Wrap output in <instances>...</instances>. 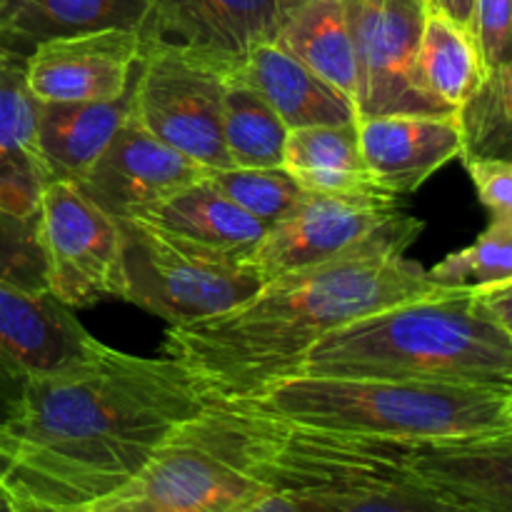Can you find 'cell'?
Here are the masks:
<instances>
[{"label": "cell", "mask_w": 512, "mask_h": 512, "mask_svg": "<svg viewBox=\"0 0 512 512\" xmlns=\"http://www.w3.org/2000/svg\"><path fill=\"white\" fill-rule=\"evenodd\" d=\"M205 173L203 165L155 138L130 113L78 185L113 218L128 220Z\"/></svg>", "instance_id": "cell-14"}, {"label": "cell", "mask_w": 512, "mask_h": 512, "mask_svg": "<svg viewBox=\"0 0 512 512\" xmlns=\"http://www.w3.org/2000/svg\"><path fill=\"white\" fill-rule=\"evenodd\" d=\"M295 375L512 390V338L475 290L435 288L333 330Z\"/></svg>", "instance_id": "cell-3"}, {"label": "cell", "mask_w": 512, "mask_h": 512, "mask_svg": "<svg viewBox=\"0 0 512 512\" xmlns=\"http://www.w3.org/2000/svg\"><path fill=\"white\" fill-rule=\"evenodd\" d=\"M238 512H335V510L328 508L325 503H320V500L308 498V495L268 488L260 498H255L253 503H248Z\"/></svg>", "instance_id": "cell-32"}, {"label": "cell", "mask_w": 512, "mask_h": 512, "mask_svg": "<svg viewBox=\"0 0 512 512\" xmlns=\"http://www.w3.org/2000/svg\"><path fill=\"white\" fill-rule=\"evenodd\" d=\"M205 175L220 193L268 230L290 215L308 193L285 168H218Z\"/></svg>", "instance_id": "cell-27"}, {"label": "cell", "mask_w": 512, "mask_h": 512, "mask_svg": "<svg viewBox=\"0 0 512 512\" xmlns=\"http://www.w3.org/2000/svg\"><path fill=\"white\" fill-rule=\"evenodd\" d=\"M208 405L183 363L98 348L25 383L0 420L10 498L90 508L125 488L165 438Z\"/></svg>", "instance_id": "cell-1"}, {"label": "cell", "mask_w": 512, "mask_h": 512, "mask_svg": "<svg viewBox=\"0 0 512 512\" xmlns=\"http://www.w3.org/2000/svg\"><path fill=\"white\" fill-rule=\"evenodd\" d=\"M88 512H208V510H185V508H168V505H155L148 500L133 498H108L103 503H95Z\"/></svg>", "instance_id": "cell-34"}, {"label": "cell", "mask_w": 512, "mask_h": 512, "mask_svg": "<svg viewBox=\"0 0 512 512\" xmlns=\"http://www.w3.org/2000/svg\"><path fill=\"white\" fill-rule=\"evenodd\" d=\"M300 3L303 0H148L140 38L243 63L255 45L273 43Z\"/></svg>", "instance_id": "cell-15"}, {"label": "cell", "mask_w": 512, "mask_h": 512, "mask_svg": "<svg viewBox=\"0 0 512 512\" xmlns=\"http://www.w3.org/2000/svg\"><path fill=\"white\" fill-rule=\"evenodd\" d=\"M38 235L48 293L80 310L123 295V228L73 180H48L38 195Z\"/></svg>", "instance_id": "cell-9"}, {"label": "cell", "mask_w": 512, "mask_h": 512, "mask_svg": "<svg viewBox=\"0 0 512 512\" xmlns=\"http://www.w3.org/2000/svg\"><path fill=\"white\" fill-rule=\"evenodd\" d=\"M0 512H13V500L3 488H0Z\"/></svg>", "instance_id": "cell-37"}, {"label": "cell", "mask_w": 512, "mask_h": 512, "mask_svg": "<svg viewBox=\"0 0 512 512\" xmlns=\"http://www.w3.org/2000/svg\"><path fill=\"white\" fill-rule=\"evenodd\" d=\"M400 473L460 512H512V428L450 440H393Z\"/></svg>", "instance_id": "cell-11"}, {"label": "cell", "mask_w": 512, "mask_h": 512, "mask_svg": "<svg viewBox=\"0 0 512 512\" xmlns=\"http://www.w3.org/2000/svg\"><path fill=\"white\" fill-rule=\"evenodd\" d=\"M288 135V125L273 105L235 68L223 98V143L230 168H283Z\"/></svg>", "instance_id": "cell-24"}, {"label": "cell", "mask_w": 512, "mask_h": 512, "mask_svg": "<svg viewBox=\"0 0 512 512\" xmlns=\"http://www.w3.org/2000/svg\"><path fill=\"white\" fill-rule=\"evenodd\" d=\"M273 43L355 103L358 60L340 0H303Z\"/></svg>", "instance_id": "cell-23"}, {"label": "cell", "mask_w": 512, "mask_h": 512, "mask_svg": "<svg viewBox=\"0 0 512 512\" xmlns=\"http://www.w3.org/2000/svg\"><path fill=\"white\" fill-rule=\"evenodd\" d=\"M365 168L385 193L408 195L443 165L460 158L463 138L455 115H375L358 120Z\"/></svg>", "instance_id": "cell-17"}, {"label": "cell", "mask_w": 512, "mask_h": 512, "mask_svg": "<svg viewBox=\"0 0 512 512\" xmlns=\"http://www.w3.org/2000/svg\"><path fill=\"white\" fill-rule=\"evenodd\" d=\"M475 293L483 300L485 308L490 310V315L503 325L505 333L512 338V280L485 285V288H478Z\"/></svg>", "instance_id": "cell-33"}, {"label": "cell", "mask_w": 512, "mask_h": 512, "mask_svg": "<svg viewBox=\"0 0 512 512\" xmlns=\"http://www.w3.org/2000/svg\"><path fill=\"white\" fill-rule=\"evenodd\" d=\"M425 273L435 288L478 290L512 280V223L490 220L473 245L445 255Z\"/></svg>", "instance_id": "cell-28"}, {"label": "cell", "mask_w": 512, "mask_h": 512, "mask_svg": "<svg viewBox=\"0 0 512 512\" xmlns=\"http://www.w3.org/2000/svg\"><path fill=\"white\" fill-rule=\"evenodd\" d=\"M418 75L433 98L458 113L485 75V65L470 30L428 10L418 50Z\"/></svg>", "instance_id": "cell-25"}, {"label": "cell", "mask_w": 512, "mask_h": 512, "mask_svg": "<svg viewBox=\"0 0 512 512\" xmlns=\"http://www.w3.org/2000/svg\"><path fill=\"white\" fill-rule=\"evenodd\" d=\"M98 343L50 293L0 283V420L28 380L80 363Z\"/></svg>", "instance_id": "cell-12"}, {"label": "cell", "mask_w": 512, "mask_h": 512, "mask_svg": "<svg viewBox=\"0 0 512 512\" xmlns=\"http://www.w3.org/2000/svg\"><path fill=\"white\" fill-rule=\"evenodd\" d=\"M130 113H133V85L113 100L40 103L38 153L48 180L78 183L105 153Z\"/></svg>", "instance_id": "cell-20"}, {"label": "cell", "mask_w": 512, "mask_h": 512, "mask_svg": "<svg viewBox=\"0 0 512 512\" xmlns=\"http://www.w3.org/2000/svg\"><path fill=\"white\" fill-rule=\"evenodd\" d=\"M13 500V512H88L85 508H60V505L38 503V500H23V498H10Z\"/></svg>", "instance_id": "cell-36"}, {"label": "cell", "mask_w": 512, "mask_h": 512, "mask_svg": "<svg viewBox=\"0 0 512 512\" xmlns=\"http://www.w3.org/2000/svg\"><path fill=\"white\" fill-rule=\"evenodd\" d=\"M465 168H468L480 203L490 213V220L512 223V160H465Z\"/></svg>", "instance_id": "cell-31"}, {"label": "cell", "mask_w": 512, "mask_h": 512, "mask_svg": "<svg viewBox=\"0 0 512 512\" xmlns=\"http://www.w3.org/2000/svg\"><path fill=\"white\" fill-rule=\"evenodd\" d=\"M268 490L245 465L238 430L218 400L180 423L113 498L208 512H238Z\"/></svg>", "instance_id": "cell-7"}, {"label": "cell", "mask_w": 512, "mask_h": 512, "mask_svg": "<svg viewBox=\"0 0 512 512\" xmlns=\"http://www.w3.org/2000/svg\"><path fill=\"white\" fill-rule=\"evenodd\" d=\"M470 35L485 70L512 63V0H475Z\"/></svg>", "instance_id": "cell-30"}, {"label": "cell", "mask_w": 512, "mask_h": 512, "mask_svg": "<svg viewBox=\"0 0 512 512\" xmlns=\"http://www.w3.org/2000/svg\"><path fill=\"white\" fill-rule=\"evenodd\" d=\"M148 0H5L0 5V43L28 55L60 35L103 28L140 30Z\"/></svg>", "instance_id": "cell-21"}, {"label": "cell", "mask_w": 512, "mask_h": 512, "mask_svg": "<svg viewBox=\"0 0 512 512\" xmlns=\"http://www.w3.org/2000/svg\"><path fill=\"white\" fill-rule=\"evenodd\" d=\"M433 290L423 265L405 253L355 255L265 280L228 313L168 328L163 350L208 400H245L293 378L333 330Z\"/></svg>", "instance_id": "cell-2"}, {"label": "cell", "mask_w": 512, "mask_h": 512, "mask_svg": "<svg viewBox=\"0 0 512 512\" xmlns=\"http://www.w3.org/2000/svg\"><path fill=\"white\" fill-rule=\"evenodd\" d=\"M135 218L145 220L185 253L223 265L248 263L268 233L260 220L220 193L208 175L150 205Z\"/></svg>", "instance_id": "cell-16"}, {"label": "cell", "mask_w": 512, "mask_h": 512, "mask_svg": "<svg viewBox=\"0 0 512 512\" xmlns=\"http://www.w3.org/2000/svg\"><path fill=\"white\" fill-rule=\"evenodd\" d=\"M463 153L460 158L512 160V63L485 70L478 90L455 113Z\"/></svg>", "instance_id": "cell-26"}, {"label": "cell", "mask_w": 512, "mask_h": 512, "mask_svg": "<svg viewBox=\"0 0 512 512\" xmlns=\"http://www.w3.org/2000/svg\"><path fill=\"white\" fill-rule=\"evenodd\" d=\"M123 228V295L120 300L158 315L168 328L223 315L253 298L265 280L248 265L195 258L150 228L145 220H120Z\"/></svg>", "instance_id": "cell-8"}, {"label": "cell", "mask_w": 512, "mask_h": 512, "mask_svg": "<svg viewBox=\"0 0 512 512\" xmlns=\"http://www.w3.org/2000/svg\"><path fill=\"white\" fill-rule=\"evenodd\" d=\"M38 108L30 93L25 55L0 43V203L38 213L48 183L38 153Z\"/></svg>", "instance_id": "cell-18"}, {"label": "cell", "mask_w": 512, "mask_h": 512, "mask_svg": "<svg viewBox=\"0 0 512 512\" xmlns=\"http://www.w3.org/2000/svg\"><path fill=\"white\" fill-rule=\"evenodd\" d=\"M5 3V0H0V5H3Z\"/></svg>", "instance_id": "cell-38"}, {"label": "cell", "mask_w": 512, "mask_h": 512, "mask_svg": "<svg viewBox=\"0 0 512 512\" xmlns=\"http://www.w3.org/2000/svg\"><path fill=\"white\" fill-rule=\"evenodd\" d=\"M358 60V120L375 115H455L420 83L425 0H340Z\"/></svg>", "instance_id": "cell-10"}, {"label": "cell", "mask_w": 512, "mask_h": 512, "mask_svg": "<svg viewBox=\"0 0 512 512\" xmlns=\"http://www.w3.org/2000/svg\"><path fill=\"white\" fill-rule=\"evenodd\" d=\"M283 168L308 193L320 195H395L385 193L365 168L358 123L315 125L290 130Z\"/></svg>", "instance_id": "cell-22"}, {"label": "cell", "mask_w": 512, "mask_h": 512, "mask_svg": "<svg viewBox=\"0 0 512 512\" xmlns=\"http://www.w3.org/2000/svg\"><path fill=\"white\" fill-rule=\"evenodd\" d=\"M140 30L103 28L43 40L25 55L30 93L38 103L120 98L133 85Z\"/></svg>", "instance_id": "cell-13"}, {"label": "cell", "mask_w": 512, "mask_h": 512, "mask_svg": "<svg viewBox=\"0 0 512 512\" xmlns=\"http://www.w3.org/2000/svg\"><path fill=\"white\" fill-rule=\"evenodd\" d=\"M133 115L145 130L205 170L230 168L223 143V98L238 60L140 38Z\"/></svg>", "instance_id": "cell-5"}, {"label": "cell", "mask_w": 512, "mask_h": 512, "mask_svg": "<svg viewBox=\"0 0 512 512\" xmlns=\"http://www.w3.org/2000/svg\"><path fill=\"white\" fill-rule=\"evenodd\" d=\"M425 225L385 195L305 198L265 233L245 265L263 280L365 253H408Z\"/></svg>", "instance_id": "cell-6"}, {"label": "cell", "mask_w": 512, "mask_h": 512, "mask_svg": "<svg viewBox=\"0 0 512 512\" xmlns=\"http://www.w3.org/2000/svg\"><path fill=\"white\" fill-rule=\"evenodd\" d=\"M238 73L273 105L288 130L358 123L353 100L285 53L280 45H255L238 65Z\"/></svg>", "instance_id": "cell-19"}, {"label": "cell", "mask_w": 512, "mask_h": 512, "mask_svg": "<svg viewBox=\"0 0 512 512\" xmlns=\"http://www.w3.org/2000/svg\"><path fill=\"white\" fill-rule=\"evenodd\" d=\"M240 403L265 415L393 440H450L512 428V390L423 380L293 375Z\"/></svg>", "instance_id": "cell-4"}, {"label": "cell", "mask_w": 512, "mask_h": 512, "mask_svg": "<svg viewBox=\"0 0 512 512\" xmlns=\"http://www.w3.org/2000/svg\"><path fill=\"white\" fill-rule=\"evenodd\" d=\"M0 283L48 293V265L38 235V213L0 203Z\"/></svg>", "instance_id": "cell-29"}, {"label": "cell", "mask_w": 512, "mask_h": 512, "mask_svg": "<svg viewBox=\"0 0 512 512\" xmlns=\"http://www.w3.org/2000/svg\"><path fill=\"white\" fill-rule=\"evenodd\" d=\"M425 3H428V10H435V13L445 15L453 23H458L460 28L470 30L475 13V0H425Z\"/></svg>", "instance_id": "cell-35"}]
</instances>
